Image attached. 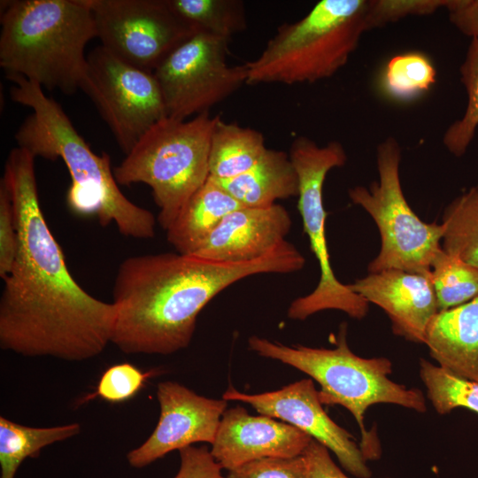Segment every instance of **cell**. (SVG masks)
Masks as SVG:
<instances>
[{
	"mask_svg": "<svg viewBox=\"0 0 478 478\" xmlns=\"http://www.w3.org/2000/svg\"><path fill=\"white\" fill-rule=\"evenodd\" d=\"M35 158L13 148L2 178L13 205L18 251L0 297V347L25 357L83 361L111 343L117 306L92 297L72 277L41 208Z\"/></svg>",
	"mask_w": 478,
	"mask_h": 478,
	"instance_id": "obj_1",
	"label": "cell"
},
{
	"mask_svg": "<svg viewBox=\"0 0 478 478\" xmlns=\"http://www.w3.org/2000/svg\"><path fill=\"white\" fill-rule=\"evenodd\" d=\"M305 257L287 240L249 262H220L179 252L134 256L117 270V317L111 343L127 354L168 355L188 347L203 308L251 275L301 270Z\"/></svg>",
	"mask_w": 478,
	"mask_h": 478,
	"instance_id": "obj_2",
	"label": "cell"
},
{
	"mask_svg": "<svg viewBox=\"0 0 478 478\" xmlns=\"http://www.w3.org/2000/svg\"><path fill=\"white\" fill-rule=\"evenodd\" d=\"M6 78L12 82L11 98L32 110L16 131L18 147L35 158L64 161L72 179L66 194L68 208L78 215H96L103 227L113 222L123 235L153 238L154 215L119 189L110 156L91 150L61 105L47 96L40 85L17 74Z\"/></svg>",
	"mask_w": 478,
	"mask_h": 478,
	"instance_id": "obj_3",
	"label": "cell"
},
{
	"mask_svg": "<svg viewBox=\"0 0 478 478\" xmlns=\"http://www.w3.org/2000/svg\"><path fill=\"white\" fill-rule=\"evenodd\" d=\"M0 66L48 90L70 95L86 77L96 37L88 0L1 1Z\"/></svg>",
	"mask_w": 478,
	"mask_h": 478,
	"instance_id": "obj_4",
	"label": "cell"
},
{
	"mask_svg": "<svg viewBox=\"0 0 478 478\" xmlns=\"http://www.w3.org/2000/svg\"><path fill=\"white\" fill-rule=\"evenodd\" d=\"M249 347L258 355L291 366L315 380L320 386L319 398L322 405H339L356 420L360 431V449L366 460L381 456V447L374 432L365 428L364 417L373 405L393 404L424 412L427 411L423 392L407 388L389 378L391 361L383 357L362 358L349 348L347 324L340 327L335 348L287 346L278 342L252 335Z\"/></svg>",
	"mask_w": 478,
	"mask_h": 478,
	"instance_id": "obj_5",
	"label": "cell"
},
{
	"mask_svg": "<svg viewBox=\"0 0 478 478\" xmlns=\"http://www.w3.org/2000/svg\"><path fill=\"white\" fill-rule=\"evenodd\" d=\"M368 0H321L302 19L279 26L245 64L246 84L313 83L346 65L367 28Z\"/></svg>",
	"mask_w": 478,
	"mask_h": 478,
	"instance_id": "obj_6",
	"label": "cell"
},
{
	"mask_svg": "<svg viewBox=\"0 0 478 478\" xmlns=\"http://www.w3.org/2000/svg\"><path fill=\"white\" fill-rule=\"evenodd\" d=\"M219 116L181 120L166 117L152 126L113 168L120 185L147 184L166 231L209 177V150Z\"/></svg>",
	"mask_w": 478,
	"mask_h": 478,
	"instance_id": "obj_7",
	"label": "cell"
},
{
	"mask_svg": "<svg viewBox=\"0 0 478 478\" xmlns=\"http://www.w3.org/2000/svg\"><path fill=\"white\" fill-rule=\"evenodd\" d=\"M400 161L398 142L387 137L376 149L378 181L368 188L356 186L348 191L351 202L374 220L381 236L380 251L367 270L430 274L434 260L443 251V226L422 221L410 207L400 183Z\"/></svg>",
	"mask_w": 478,
	"mask_h": 478,
	"instance_id": "obj_8",
	"label": "cell"
},
{
	"mask_svg": "<svg viewBox=\"0 0 478 478\" xmlns=\"http://www.w3.org/2000/svg\"><path fill=\"white\" fill-rule=\"evenodd\" d=\"M289 155L298 177L297 208L304 232L319 263L320 276L310 294L290 304L288 317L303 320L321 311L338 310L351 318L361 320L367 314L369 303L335 277L326 238L323 185L330 170L345 165L347 153L337 141L320 146L311 138L301 135L293 140Z\"/></svg>",
	"mask_w": 478,
	"mask_h": 478,
	"instance_id": "obj_9",
	"label": "cell"
},
{
	"mask_svg": "<svg viewBox=\"0 0 478 478\" xmlns=\"http://www.w3.org/2000/svg\"><path fill=\"white\" fill-rule=\"evenodd\" d=\"M228 42L199 31L154 70L167 117L186 120L209 112L246 84L245 64L227 63Z\"/></svg>",
	"mask_w": 478,
	"mask_h": 478,
	"instance_id": "obj_10",
	"label": "cell"
},
{
	"mask_svg": "<svg viewBox=\"0 0 478 478\" xmlns=\"http://www.w3.org/2000/svg\"><path fill=\"white\" fill-rule=\"evenodd\" d=\"M81 89L92 100L126 155L152 126L167 117L153 72L125 62L102 45L87 56Z\"/></svg>",
	"mask_w": 478,
	"mask_h": 478,
	"instance_id": "obj_11",
	"label": "cell"
},
{
	"mask_svg": "<svg viewBox=\"0 0 478 478\" xmlns=\"http://www.w3.org/2000/svg\"><path fill=\"white\" fill-rule=\"evenodd\" d=\"M101 45L125 62L154 70L199 32L167 0H88Z\"/></svg>",
	"mask_w": 478,
	"mask_h": 478,
	"instance_id": "obj_12",
	"label": "cell"
},
{
	"mask_svg": "<svg viewBox=\"0 0 478 478\" xmlns=\"http://www.w3.org/2000/svg\"><path fill=\"white\" fill-rule=\"evenodd\" d=\"M222 398L249 404L259 414L280 419L296 427L334 452L348 473L357 478H371L372 472L359 444L351 433L327 414L312 379H303L278 390L252 395L229 387Z\"/></svg>",
	"mask_w": 478,
	"mask_h": 478,
	"instance_id": "obj_13",
	"label": "cell"
},
{
	"mask_svg": "<svg viewBox=\"0 0 478 478\" xmlns=\"http://www.w3.org/2000/svg\"><path fill=\"white\" fill-rule=\"evenodd\" d=\"M158 422L148 439L127 453L130 466L141 468L173 450L195 443L212 444L227 400L208 398L175 382L158 383Z\"/></svg>",
	"mask_w": 478,
	"mask_h": 478,
	"instance_id": "obj_14",
	"label": "cell"
},
{
	"mask_svg": "<svg viewBox=\"0 0 478 478\" xmlns=\"http://www.w3.org/2000/svg\"><path fill=\"white\" fill-rule=\"evenodd\" d=\"M312 440L292 425L266 415H251L236 405L223 413L211 453L228 471L262 458L303 455Z\"/></svg>",
	"mask_w": 478,
	"mask_h": 478,
	"instance_id": "obj_15",
	"label": "cell"
},
{
	"mask_svg": "<svg viewBox=\"0 0 478 478\" xmlns=\"http://www.w3.org/2000/svg\"><path fill=\"white\" fill-rule=\"evenodd\" d=\"M348 285L387 313L395 335L425 344L428 325L439 312L430 274L388 269Z\"/></svg>",
	"mask_w": 478,
	"mask_h": 478,
	"instance_id": "obj_16",
	"label": "cell"
},
{
	"mask_svg": "<svg viewBox=\"0 0 478 478\" xmlns=\"http://www.w3.org/2000/svg\"><path fill=\"white\" fill-rule=\"evenodd\" d=\"M291 224L289 212L279 204L265 208L243 206L228 213L188 255L220 262L257 260L286 241Z\"/></svg>",
	"mask_w": 478,
	"mask_h": 478,
	"instance_id": "obj_17",
	"label": "cell"
},
{
	"mask_svg": "<svg viewBox=\"0 0 478 478\" xmlns=\"http://www.w3.org/2000/svg\"><path fill=\"white\" fill-rule=\"evenodd\" d=\"M425 344L438 366L478 382V296L438 312L428 325Z\"/></svg>",
	"mask_w": 478,
	"mask_h": 478,
	"instance_id": "obj_18",
	"label": "cell"
},
{
	"mask_svg": "<svg viewBox=\"0 0 478 478\" xmlns=\"http://www.w3.org/2000/svg\"><path fill=\"white\" fill-rule=\"evenodd\" d=\"M214 180L245 207H269L277 200L298 197L299 192L297 173L289 153L283 150L266 149L246 172L229 179Z\"/></svg>",
	"mask_w": 478,
	"mask_h": 478,
	"instance_id": "obj_19",
	"label": "cell"
},
{
	"mask_svg": "<svg viewBox=\"0 0 478 478\" xmlns=\"http://www.w3.org/2000/svg\"><path fill=\"white\" fill-rule=\"evenodd\" d=\"M243 207L212 177L190 197L166 230L177 252L191 254L231 212Z\"/></svg>",
	"mask_w": 478,
	"mask_h": 478,
	"instance_id": "obj_20",
	"label": "cell"
},
{
	"mask_svg": "<svg viewBox=\"0 0 478 478\" xmlns=\"http://www.w3.org/2000/svg\"><path fill=\"white\" fill-rule=\"evenodd\" d=\"M266 149L259 131L219 116L211 136L209 174L218 180L237 176L252 167Z\"/></svg>",
	"mask_w": 478,
	"mask_h": 478,
	"instance_id": "obj_21",
	"label": "cell"
},
{
	"mask_svg": "<svg viewBox=\"0 0 478 478\" xmlns=\"http://www.w3.org/2000/svg\"><path fill=\"white\" fill-rule=\"evenodd\" d=\"M81 432L79 423L50 428H33L0 417V478H14L16 471L27 457L54 443L66 440Z\"/></svg>",
	"mask_w": 478,
	"mask_h": 478,
	"instance_id": "obj_22",
	"label": "cell"
},
{
	"mask_svg": "<svg viewBox=\"0 0 478 478\" xmlns=\"http://www.w3.org/2000/svg\"><path fill=\"white\" fill-rule=\"evenodd\" d=\"M441 224L443 250L478 268V185L445 207Z\"/></svg>",
	"mask_w": 478,
	"mask_h": 478,
	"instance_id": "obj_23",
	"label": "cell"
},
{
	"mask_svg": "<svg viewBox=\"0 0 478 478\" xmlns=\"http://www.w3.org/2000/svg\"><path fill=\"white\" fill-rule=\"evenodd\" d=\"M172 10L199 31L230 39L247 27L240 0H167Z\"/></svg>",
	"mask_w": 478,
	"mask_h": 478,
	"instance_id": "obj_24",
	"label": "cell"
},
{
	"mask_svg": "<svg viewBox=\"0 0 478 478\" xmlns=\"http://www.w3.org/2000/svg\"><path fill=\"white\" fill-rule=\"evenodd\" d=\"M420 376L427 397L439 414L466 408L478 414V382L468 380L421 358Z\"/></svg>",
	"mask_w": 478,
	"mask_h": 478,
	"instance_id": "obj_25",
	"label": "cell"
},
{
	"mask_svg": "<svg viewBox=\"0 0 478 478\" xmlns=\"http://www.w3.org/2000/svg\"><path fill=\"white\" fill-rule=\"evenodd\" d=\"M430 280L439 312L463 305L478 296V268L443 250L431 266Z\"/></svg>",
	"mask_w": 478,
	"mask_h": 478,
	"instance_id": "obj_26",
	"label": "cell"
},
{
	"mask_svg": "<svg viewBox=\"0 0 478 478\" xmlns=\"http://www.w3.org/2000/svg\"><path fill=\"white\" fill-rule=\"evenodd\" d=\"M459 73L466 92V107L463 116L451 124L443 136L444 147L455 157L466 152L478 127V39H471Z\"/></svg>",
	"mask_w": 478,
	"mask_h": 478,
	"instance_id": "obj_27",
	"label": "cell"
},
{
	"mask_svg": "<svg viewBox=\"0 0 478 478\" xmlns=\"http://www.w3.org/2000/svg\"><path fill=\"white\" fill-rule=\"evenodd\" d=\"M436 71L427 55L418 51L397 54L387 63L382 79L390 96L408 100L427 91L435 82Z\"/></svg>",
	"mask_w": 478,
	"mask_h": 478,
	"instance_id": "obj_28",
	"label": "cell"
},
{
	"mask_svg": "<svg viewBox=\"0 0 478 478\" xmlns=\"http://www.w3.org/2000/svg\"><path fill=\"white\" fill-rule=\"evenodd\" d=\"M154 371L143 373L131 364L123 363L109 367L101 376L95 393L84 399L100 397L119 403L135 395Z\"/></svg>",
	"mask_w": 478,
	"mask_h": 478,
	"instance_id": "obj_29",
	"label": "cell"
},
{
	"mask_svg": "<svg viewBox=\"0 0 478 478\" xmlns=\"http://www.w3.org/2000/svg\"><path fill=\"white\" fill-rule=\"evenodd\" d=\"M448 0H368V30L412 15H428L445 8Z\"/></svg>",
	"mask_w": 478,
	"mask_h": 478,
	"instance_id": "obj_30",
	"label": "cell"
},
{
	"mask_svg": "<svg viewBox=\"0 0 478 478\" xmlns=\"http://www.w3.org/2000/svg\"><path fill=\"white\" fill-rule=\"evenodd\" d=\"M227 478H308L305 455L262 458L227 471Z\"/></svg>",
	"mask_w": 478,
	"mask_h": 478,
	"instance_id": "obj_31",
	"label": "cell"
},
{
	"mask_svg": "<svg viewBox=\"0 0 478 478\" xmlns=\"http://www.w3.org/2000/svg\"><path fill=\"white\" fill-rule=\"evenodd\" d=\"M18 251V235L11 195L4 181H0V276L11 272Z\"/></svg>",
	"mask_w": 478,
	"mask_h": 478,
	"instance_id": "obj_32",
	"label": "cell"
},
{
	"mask_svg": "<svg viewBox=\"0 0 478 478\" xmlns=\"http://www.w3.org/2000/svg\"><path fill=\"white\" fill-rule=\"evenodd\" d=\"M179 452L181 466L173 478H227L221 474L222 466L206 446L190 445Z\"/></svg>",
	"mask_w": 478,
	"mask_h": 478,
	"instance_id": "obj_33",
	"label": "cell"
},
{
	"mask_svg": "<svg viewBox=\"0 0 478 478\" xmlns=\"http://www.w3.org/2000/svg\"><path fill=\"white\" fill-rule=\"evenodd\" d=\"M328 451L312 440L304 452L308 463V478H350L335 465Z\"/></svg>",
	"mask_w": 478,
	"mask_h": 478,
	"instance_id": "obj_34",
	"label": "cell"
},
{
	"mask_svg": "<svg viewBox=\"0 0 478 478\" xmlns=\"http://www.w3.org/2000/svg\"><path fill=\"white\" fill-rule=\"evenodd\" d=\"M449 19L462 34L478 39V0H448Z\"/></svg>",
	"mask_w": 478,
	"mask_h": 478,
	"instance_id": "obj_35",
	"label": "cell"
}]
</instances>
